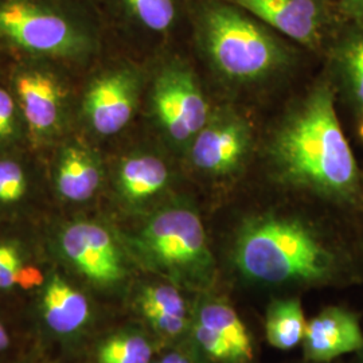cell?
Segmentation results:
<instances>
[{"label":"cell","instance_id":"1","mask_svg":"<svg viewBox=\"0 0 363 363\" xmlns=\"http://www.w3.org/2000/svg\"><path fill=\"white\" fill-rule=\"evenodd\" d=\"M273 177L337 205L359 203L363 178L337 112L328 76L298 99L273 128L265 147Z\"/></svg>","mask_w":363,"mask_h":363},{"label":"cell","instance_id":"2","mask_svg":"<svg viewBox=\"0 0 363 363\" xmlns=\"http://www.w3.org/2000/svg\"><path fill=\"white\" fill-rule=\"evenodd\" d=\"M234 261L245 277L265 284H334L357 277L354 255L337 235L277 214L253 217L240 228Z\"/></svg>","mask_w":363,"mask_h":363},{"label":"cell","instance_id":"3","mask_svg":"<svg viewBox=\"0 0 363 363\" xmlns=\"http://www.w3.org/2000/svg\"><path fill=\"white\" fill-rule=\"evenodd\" d=\"M189 33L217 77L238 89L280 77L298 57L294 42L230 0H193Z\"/></svg>","mask_w":363,"mask_h":363},{"label":"cell","instance_id":"4","mask_svg":"<svg viewBox=\"0 0 363 363\" xmlns=\"http://www.w3.org/2000/svg\"><path fill=\"white\" fill-rule=\"evenodd\" d=\"M106 27L93 0H0V52L70 72L100 57Z\"/></svg>","mask_w":363,"mask_h":363},{"label":"cell","instance_id":"5","mask_svg":"<svg viewBox=\"0 0 363 363\" xmlns=\"http://www.w3.org/2000/svg\"><path fill=\"white\" fill-rule=\"evenodd\" d=\"M125 244L143 264L174 286L205 288L214 279L216 262L194 208L184 205L157 208Z\"/></svg>","mask_w":363,"mask_h":363},{"label":"cell","instance_id":"6","mask_svg":"<svg viewBox=\"0 0 363 363\" xmlns=\"http://www.w3.org/2000/svg\"><path fill=\"white\" fill-rule=\"evenodd\" d=\"M64 66L15 58L6 82L26 123L31 148L43 156L74 130L77 89Z\"/></svg>","mask_w":363,"mask_h":363},{"label":"cell","instance_id":"7","mask_svg":"<svg viewBox=\"0 0 363 363\" xmlns=\"http://www.w3.org/2000/svg\"><path fill=\"white\" fill-rule=\"evenodd\" d=\"M145 88L143 70L132 62L94 69L77 91L74 130L94 144L116 138L133 121Z\"/></svg>","mask_w":363,"mask_h":363},{"label":"cell","instance_id":"8","mask_svg":"<svg viewBox=\"0 0 363 363\" xmlns=\"http://www.w3.org/2000/svg\"><path fill=\"white\" fill-rule=\"evenodd\" d=\"M145 93L148 113L163 143L184 155L211 115L194 70L181 60H169L147 81Z\"/></svg>","mask_w":363,"mask_h":363},{"label":"cell","instance_id":"9","mask_svg":"<svg viewBox=\"0 0 363 363\" xmlns=\"http://www.w3.org/2000/svg\"><path fill=\"white\" fill-rule=\"evenodd\" d=\"M57 255L97 286H115L127 274L124 249L116 234L100 220L73 218L54 234Z\"/></svg>","mask_w":363,"mask_h":363},{"label":"cell","instance_id":"10","mask_svg":"<svg viewBox=\"0 0 363 363\" xmlns=\"http://www.w3.org/2000/svg\"><path fill=\"white\" fill-rule=\"evenodd\" d=\"M253 147L255 136L247 118L232 109H220L211 112L184 156L199 175L228 179L247 167Z\"/></svg>","mask_w":363,"mask_h":363},{"label":"cell","instance_id":"11","mask_svg":"<svg viewBox=\"0 0 363 363\" xmlns=\"http://www.w3.org/2000/svg\"><path fill=\"white\" fill-rule=\"evenodd\" d=\"M43 156L49 189L57 201L67 206L88 205L104 189L106 162L97 145L76 130Z\"/></svg>","mask_w":363,"mask_h":363},{"label":"cell","instance_id":"12","mask_svg":"<svg viewBox=\"0 0 363 363\" xmlns=\"http://www.w3.org/2000/svg\"><path fill=\"white\" fill-rule=\"evenodd\" d=\"M284 38L312 52H325L342 23L337 0H230Z\"/></svg>","mask_w":363,"mask_h":363},{"label":"cell","instance_id":"13","mask_svg":"<svg viewBox=\"0 0 363 363\" xmlns=\"http://www.w3.org/2000/svg\"><path fill=\"white\" fill-rule=\"evenodd\" d=\"M94 1V0H93ZM193 0H99L106 30L135 42L162 45L182 30H190Z\"/></svg>","mask_w":363,"mask_h":363},{"label":"cell","instance_id":"14","mask_svg":"<svg viewBox=\"0 0 363 363\" xmlns=\"http://www.w3.org/2000/svg\"><path fill=\"white\" fill-rule=\"evenodd\" d=\"M108 167L117 201L128 210H140L164 194L174 181V169L160 150L136 147Z\"/></svg>","mask_w":363,"mask_h":363},{"label":"cell","instance_id":"15","mask_svg":"<svg viewBox=\"0 0 363 363\" xmlns=\"http://www.w3.org/2000/svg\"><path fill=\"white\" fill-rule=\"evenodd\" d=\"M49 189L46 163L33 148L0 155V217L21 216Z\"/></svg>","mask_w":363,"mask_h":363},{"label":"cell","instance_id":"16","mask_svg":"<svg viewBox=\"0 0 363 363\" xmlns=\"http://www.w3.org/2000/svg\"><path fill=\"white\" fill-rule=\"evenodd\" d=\"M303 342L311 362H334L362 350V325L355 312L337 306L327 307L307 322Z\"/></svg>","mask_w":363,"mask_h":363},{"label":"cell","instance_id":"17","mask_svg":"<svg viewBox=\"0 0 363 363\" xmlns=\"http://www.w3.org/2000/svg\"><path fill=\"white\" fill-rule=\"evenodd\" d=\"M325 54L334 89L363 117V23L342 22Z\"/></svg>","mask_w":363,"mask_h":363},{"label":"cell","instance_id":"18","mask_svg":"<svg viewBox=\"0 0 363 363\" xmlns=\"http://www.w3.org/2000/svg\"><path fill=\"white\" fill-rule=\"evenodd\" d=\"M40 294V312L43 323L54 335L76 337L91 323V308L85 296L57 271L46 274Z\"/></svg>","mask_w":363,"mask_h":363},{"label":"cell","instance_id":"19","mask_svg":"<svg viewBox=\"0 0 363 363\" xmlns=\"http://www.w3.org/2000/svg\"><path fill=\"white\" fill-rule=\"evenodd\" d=\"M144 318L157 333L177 337L186 327V303L174 284H150L144 286L138 298Z\"/></svg>","mask_w":363,"mask_h":363},{"label":"cell","instance_id":"20","mask_svg":"<svg viewBox=\"0 0 363 363\" xmlns=\"http://www.w3.org/2000/svg\"><path fill=\"white\" fill-rule=\"evenodd\" d=\"M196 320L210 327L229 345L237 362L253 358L252 339L247 327L229 304L218 300L205 301L198 310Z\"/></svg>","mask_w":363,"mask_h":363},{"label":"cell","instance_id":"21","mask_svg":"<svg viewBox=\"0 0 363 363\" xmlns=\"http://www.w3.org/2000/svg\"><path fill=\"white\" fill-rule=\"evenodd\" d=\"M306 325L307 320L300 300H277L267 313L265 335L273 347L289 350L304 339Z\"/></svg>","mask_w":363,"mask_h":363},{"label":"cell","instance_id":"22","mask_svg":"<svg viewBox=\"0 0 363 363\" xmlns=\"http://www.w3.org/2000/svg\"><path fill=\"white\" fill-rule=\"evenodd\" d=\"M31 148L26 123L6 79H0V155Z\"/></svg>","mask_w":363,"mask_h":363},{"label":"cell","instance_id":"23","mask_svg":"<svg viewBox=\"0 0 363 363\" xmlns=\"http://www.w3.org/2000/svg\"><path fill=\"white\" fill-rule=\"evenodd\" d=\"M154 349L147 337L136 331L108 337L97 352L99 363H151Z\"/></svg>","mask_w":363,"mask_h":363},{"label":"cell","instance_id":"24","mask_svg":"<svg viewBox=\"0 0 363 363\" xmlns=\"http://www.w3.org/2000/svg\"><path fill=\"white\" fill-rule=\"evenodd\" d=\"M33 259V250L21 237H0V289L10 291L18 286L21 272Z\"/></svg>","mask_w":363,"mask_h":363},{"label":"cell","instance_id":"25","mask_svg":"<svg viewBox=\"0 0 363 363\" xmlns=\"http://www.w3.org/2000/svg\"><path fill=\"white\" fill-rule=\"evenodd\" d=\"M193 331L196 343L211 359L220 362H237V358L229 345L210 327L195 320Z\"/></svg>","mask_w":363,"mask_h":363},{"label":"cell","instance_id":"26","mask_svg":"<svg viewBox=\"0 0 363 363\" xmlns=\"http://www.w3.org/2000/svg\"><path fill=\"white\" fill-rule=\"evenodd\" d=\"M337 9L342 22L363 23V0H337Z\"/></svg>","mask_w":363,"mask_h":363},{"label":"cell","instance_id":"27","mask_svg":"<svg viewBox=\"0 0 363 363\" xmlns=\"http://www.w3.org/2000/svg\"><path fill=\"white\" fill-rule=\"evenodd\" d=\"M45 280H46V274H43L42 269L33 262V264H28L21 272V276L18 279V286L21 289L30 291L34 288H40L43 286Z\"/></svg>","mask_w":363,"mask_h":363},{"label":"cell","instance_id":"28","mask_svg":"<svg viewBox=\"0 0 363 363\" xmlns=\"http://www.w3.org/2000/svg\"><path fill=\"white\" fill-rule=\"evenodd\" d=\"M11 346V337L9 334V330L0 322V354L7 350Z\"/></svg>","mask_w":363,"mask_h":363},{"label":"cell","instance_id":"29","mask_svg":"<svg viewBox=\"0 0 363 363\" xmlns=\"http://www.w3.org/2000/svg\"><path fill=\"white\" fill-rule=\"evenodd\" d=\"M155 363H191L184 355L178 354V352H171L169 355L163 357L160 361Z\"/></svg>","mask_w":363,"mask_h":363},{"label":"cell","instance_id":"30","mask_svg":"<svg viewBox=\"0 0 363 363\" xmlns=\"http://www.w3.org/2000/svg\"><path fill=\"white\" fill-rule=\"evenodd\" d=\"M15 363H39L37 361H34V359H23V361H19V362Z\"/></svg>","mask_w":363,"mask_h":363},{"label":"cell","instance_id":"31","mask_svg":"<svg viewBox=\"0 0 363 363\" xmlns=\"http://www.w3.org/2000/svg\"><path fill=\"white\" fill-rule=\"evenodd\" d=\"M359 354H361V357H362V363H363V349H362V350L359 351Z\"/></svg>","mask_w":363,"mask_h":363},{"label":"cell","instance_id":"32","mask_svg":"<svg viewBox=\"0 0 363 363\" xmlns=\"http://www.w3.org/2000/svg\"><path fill=\"white\" fill-rule=\"evenodd\" d=\"M0 54H1V52H0Z\"/></svg>","mask_w":363,"mask_h":363}]
</instances>
